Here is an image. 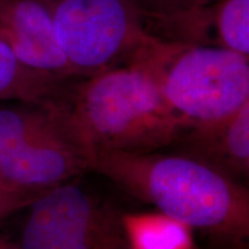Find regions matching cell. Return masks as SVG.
I'll use <instances>...</instances> for the list:
<instances>
[{
  "label": "cell",
  "mask_w": 249,
  "mask_h": 249,
  "mask_svg": "<svg viewBox=\"0 0 249 249\" xmlns=\"http://www.w3.org/2000/svg\"><path fill=\"white\" fill-rule=\"evenodd\" d=\"M55 79L24 66L7 43L0 39V99L43 105L55 96Z\"/></svg>",
  "instance_id": "cell-9"
},
{
  "label": "cell",
  "mask_w": 249,
  "mask_h": 249,
  "mask_svg": "<svg viewBox=\"0 0 249 249\" xmlns=\"http://www.w3.org/2000/svg\"><path fill=\"white\" fill-rule=\"evenodd\" d=\"M134 7L147 9L150 13L160 15L179 14L189 12L201 6L210 4L213 0H130Z\"/></svg>",
  "instance_id": "cell-13"
},
{
  "label": "cell",
  "mask_w": 249,
  "mask_h": 249,
  "mask_svg": "<svg viewBox=\"0 0 249 249\" xmlns=\"http://www.w3.org/2000/svg\"><path fill=\"white\" fill-rule=\"evenodd\" d=\"M217 28L225 48L248 57L249 0H225L218 14Z\"/></svg>",
  "instance_id": "cell-12"
},
{
  "label": "cell",
  "mask_w": 249,
  "mask_h": 249,
  "mask_svg": "<svg viewBox=\"0 0 249 249\" xmlns=\"http://www.w3.org/2000/svg\"><path fill=\"white\" fill-rule=\"evenodd\" d=\"M193 144L208 160L204 163L232 172L248 171L249 164V103L240 110L208 127L193 129Z\"/></svg>",
  "instance_id": "cell-8"
},
{
  "label": "cell",
  "mask_w": 249,
  "mask_h": 249,
  "mask_svg": "<svg viewBox=\"0 0 249 249\" xmlns=\"http://www.w3.org/2000/svg\"><path fill=\"white\" fill-rule=\"evenodd\" d=\"M185 128L222 123L249 103L246 55L224 48L147 40L134 57Z\"/></svg>",
  "instance_id": "cell-3"
},
{
  "label": "cell",
  "mask_w": 249,
  "mask_h": 249,
  "mask_svg": "<svg viewBox=\"0 0 249 249\" xmlns=\"http://www.w3.org/2000/svg\"><path fill=\"white\" fill-rule=\"evenodd\" d=\"M0 39L31 70L54 77L75 73L59 44L49 9L40 0L0 1Z\"/></svg>",
  "instance_id": "cell-6"
},
{
  "label": "cell",
  "mask_w": 249,
  "mask_h": 249,
  "mask_svg": "<svg viewBox=\"0 0 249 249\" xmlns=\"http://www.w3.org/2000/svg\"><path fill=\"white\" fill-rule=\"evenodd\" d=\"M38 108H1L0 134L12 138L36 141V140L62 138L51 114L42 105ZM68 142V141H67Z\"/></svg>",
  "instance_id": "cell-11"
},
{
  "label": "cell",
  "mask_w": 249,
  "mask_h": 249,
  "mask_svg": "<svg viewBox=\"0 0 249 249\" xmlns=\"http://www.w3.org/2000/svg\"><path fill=\"white\" fill-rule=\"evenodd\" d=\"M0 249H12V248H9V247H7V246L0 244Z\"/></svg>",
  "instance_id": "cell-15"
},
{
  "label": "cell",
  "mask_w": 249,
  "mask_h": 249,
  "mask_svg": "<svg viewBox=\"0 0 249 249\" xmlns=\"http://www.w3.org/2000/svg\"><path fill=\"white\" fill-rule=\"evenodd\" d=\"M0 1H2V0H0Z\"/></svg>",
  "instance_id": "cell-16"
},
{
  "label": "cell",
  "mask_w": 249,
  "mask_h": 249,
  "mask_svg": "<svg viewBox=\"0 0 249 249\" xmlns=\"http://www.w3.org/2000/svg\"><path fill=\"white\" fill-rule=\"evenodd\" d=\"M88 169L75 147L62 138L23 142L0 161V182L17 191L43 193Z\"/></svg>",
  "instance_id": "cell-7"
},
{
  "label": "cell",
  "mask_w": 249,
  "mask_h": 249,
  "mask_svg": "<svg viewBox=\"0 0 249 249\" xmlns=\"http://www.w3.org/2000/svg\"><path fill=\"white\" fill-rule=\"evenodd\" d=\"M42 107L87 163L102 152H150L185 128L151 74L134 61L99 71L70 99L53 97Z\"/></svg>",
  "instance_id": "cell-1"
},
{
  "label": "cell",
  "mask_w": 249,
  "mask_h": 249,
  "mask_svg": "<svg viewBox=\"0 0 249 249\" xmlns=\"http://www.w3.org/2000/svg\"><path fill=\"white\" fill-rule=\"evenodd\" d=\"M49 9L62 51L75 71L108 70L136 52L143 37L130 0H40Z\"/></svg>",
  "instance_id": "cell-4"
},
{
  "label": "cell",
  "mask_w": 249,
  "mask_h": 249,
  "mask_svg": "<svg viewBox=\"0 0 249 249\" xmlns=\"http://www.w3.org/2000/svg\"><path fill=\"white\" fill-rule=\"evenodd\" d=\"M40 194L42 193L17 191L0 182V219L30 205Z\"/></svg>",
  "instance_id": "cell-14"
},
{
  "label": "cell",
  "mask_w": 249,
  "mask_h": 249,
  "mask_svg": "<svg viewBox=\"0 0 249 249\" xmlns=\"http://www.w3.org/2000/svg\"><path fill=\"white\" fill-rule=\"evenodd\" d=\"M123 226L132 249H192L191 227L161 213L127 214Z\"/></svg>",
  "instance_id": "cell-10"
},
{
  "label": "cell",
  "mask_w": 249,
  "mask_h": 249,
  "mask_svg": "<svg viewBox=\"0 0 249 249\" xmlns=\"http://www.w3.org/2000/svg\"><path fill=\"white\" fill-rule=\"evenodd\" d=\"M88 169L188 227L233 234L248 230V193L202 160L151 151H108L90 157Z\"/></svg>",
  "instance_id": "cell-2"
},
{
  "label": "cell",
  "mask_w": 249,
  "mask_h": 249,
  "mask_svg": "<svg viewBox=\"0 0 249 249\" xmlns=\"http://www.w3.org/2000/svg\"><path fill=\"white\" fill-rule=\"evenodd\" d=\"M30 207L21 249H107L116 235L113 214L79 186L52 187Z\"/></svg>",
  "instance_id": "cell-5"
}]
</instances>
